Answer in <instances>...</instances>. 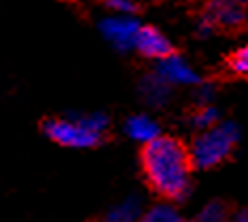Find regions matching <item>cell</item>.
I'll list each match as a JSON object with an SVG mask.
<instances>
[{"mask_svg": "<svg viewBox=\"0 0 248 222\" xmlns=\"http://www.w3.org/2000/svg\"><path fill=\"white\" fill-rule=\"evenodd\" d=\"M200 2H210V0H200Z\"/></svg>", "mask_w": 248, "mask_h": 222, "instance_id": "17", "label": "cell"}, {"mask_svg": "<svg viewBox=\"0 0 248 222\" xmlns=\"http://www.w3.org/2000/svg\"><path fill=\"white\" fill-rule=\"evenodd\" d=\"M229 222H248V207H240L235 212H231Z\"/></svg>", "mask_w": 248, "mask_h": 222, "instance_id": "16", "label": "cell"}, {"mask_svg": "<svg viewBox=\"0 0 248 222\" xmlns=\"http://www.w3.org/2000/svg\"><path fill=\"white\" fill-rule=\"evenodd\" d=\"M227 66H229V70L233 74H238V76H248V43L231 55Z\"/></svg>", "mask_w": 248, "mask_h": 222, "instance_id": "14", "label": "cell"}, {"mask_svg": "<svg viewBox=\"0 0 248 222\" xmlns=\"http://www.w3.org/2000/svg\"><path fill=\"white\" fill-rule=\"evenodd\" d=\"M108 117L104 112H81L70 117H51L43 123V133L47 140L62 148L87 150L102 144Z\"/></svg>", "mask_w": 248, "mask_h": 222, "instance_id": "2", "label": "cell"}, {"mask_svg": "<svg viewBox=\"0 0 248 222\" xmlns=\"http://www.w3.org/2000/svg\"><path fill=\"white\" fill-rule=\"evenodd\" d=\"M106 9L115 15H136L138 0H104Z\"/></svg>", "mask_w": 248, "mask_h": 222, "instance_id": "15", "label": "cell"}, {"mask_svg": "<svg viewBox=\"0 0 248 222\" xmlns=\"http://www.w3.org/2000/svg\"><path fill=\"white\" fill-rule=\"evenodd\" d=\"M134 51L140 53L142 58L146 59H161L166 55H170L174 47H172V41L163 34L159 28L155 26H140L138 30V36H136V44H134Z\"/></svg>", "mask_w": 248, "mask_h": 222, "instance_id": "7", "label": "cell"}, {"mask_svg": "<svg viewBox=\"0 0 248 222\" xmlns=\"http://www.w3.org/2000/svg\"><path fill=\"white\" fill-rule=\"evenodd\" d=\"M221 121V110L212 104V102H206V104H200L191 115V127L197 129V132H204V129L212 127Z\"/></svg>", "mask_w": 248, "mask_h": 222, "instance_id": "12", "label": "cell"}, {"mask_svg": "<svg viewBox=\"0 0 248 222\" xmlns=\"http://www.w3.org/2000/svg\"><path fill=\"white\" fill-rule=\"evenodd\" d=\"M240 142V127L233 121H218L217 125L197 132L193 142L187 146L193 169L218 167L231 157Z\"/></svg>", "mask_w": 248, "mask_h": 222, "instance_id": "3", "label": "cell"}, {"mask_svg": "<svg viewBox=\"0 0 248 222\" xmlns=\"http://www.w3.org/2000/svg\"><path fill=\"white\" fill-rule=\"evenodd\" d=\"M140 95L149 106L153 108H161L166 106L172 98V87L163 81L161 76H157L155 72L146 74V76L140 81Z\"/></svg>", "mask_w": 248, "mask_h": 222, "instance_id": "9", "label": "cell"}, {"mask_svg": "<svg viewBox=\"0 0 248 222\" xmlns=\"http://www.w3.org/2000/svg\"><path fill=\"white\" fill-rule=\"evenodd\" d=\"M231 209L225 201L221 199H214V201H208L204 207L200 209L195 222H229Z\"/></svg>", "mask_w": 248, "mask_h": 222, "instance_id": "13", "label": "cell"}, {"mask_svg": "<svg viewBox=\"0 0 248 222\" xmlns=\"http://www.w3.org/2000/svg\"><path fill=\"white\" fill-rule=\"evenodd\" d=\"M138 222H185V220L183 214L178 212L176 203L161 199V201L153 203L149 209H142Z\"/></svg>", "mask_w": 248, "mask_h": 222, "instance_id": "10", "label": "cell"}, {"mask_svg": "<svg viewBox=\"0 0 248 222\" xmlns=\"http://www.w3.org/2000/svg\"><path fill=\"white\" fill-rule=\"evenodd\" d=\"M140 167L149 189L159 199L172 203L185 201L191 191L193 163L187 144L174 135H159L142 146Z\"/></svg>", "mask_w": 248, "mask_h": 222, "instance_id": "1", "label": "cell"}, {"mask_svg": "<svg viewBox=\"0 0 248 222\" xmlns=\"http://www.w3.org/2000/svg\"><path fill=\"white\" fill-rule=\"evenodd\" d=\"M123 132L132 142L144 146L161 135V125L146 112H136V115L127 117V121L123 123Z\"/></svg>", "mask_w": 248, "mask_h": 222, "instance_id": "8", "label": "cell"}, {"mask_svg": "<svg viewBox=\"0 0 248 222\" xmlns=\"http://www.w3.org/2000/svg\"><path fill=\"white\" fill-rule=\"evenodd\" d=\"M153 72L157 76H161L172 89H176V87H193L195 89L200 83H204L200 72H197L183 55H176L174 51L170 55H166V58L157 59V66Z\"/></svg>", "mask_w": 248, "mask_h": 222, "instance_id": "6", "label": "cell"}, {"mask_svg": "<svg viewBox=\"0 0 248 222\" xmlns=\"http://www.w3.org/2000/svg\"><path fill=\"white\" fill-rule=\"evenodd\" d=\"M140 214H142V206L136 197H129V199H123L121 203L112 206L106 214V220L104 222H138Z\"/></svg>", "mask_w": 248, "mask_h": 222, "instance_id": "11", "label": "cell"}, {"mask_svg": "<svg viewBox=\"0 0 248 222\" xmlns=\"http://www.w3.org/2000/svg\"><path fill=\"white\" fill-rule=\"evenodd\" d=\"M140 26L142 24L136 19V15H115L112 13V15H106L100 19L98 30L112 49L121 51V53H129V51H134Z\"/></svg>", "mask_w": 248, "mask_h": 222, "instance_id": "5", "label": "cell"}, {"mask_svg": "<svg viewBox=\"0 0 248 222\" xmlns=\"http://www.w3.org/2000/svg\"><path fill=\"white\" fill-rule=\"evenodd\" d=\"M202 15L197 30L202 36L214 34V30H235L248 19V0H210Z\"/></svg>", "mask_w": 248, "mask_h": 222, "instance_id": "4", "label": "cell"}]
</instances>
